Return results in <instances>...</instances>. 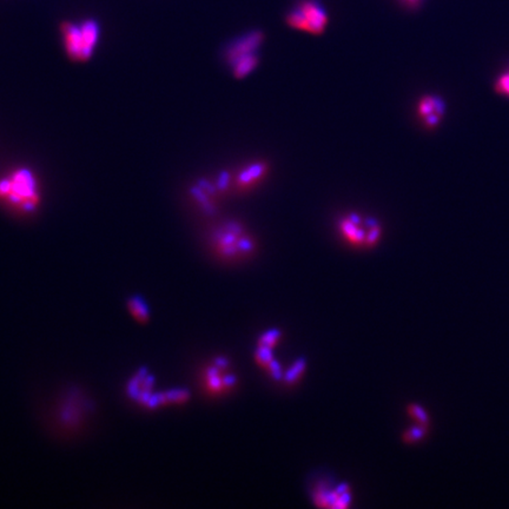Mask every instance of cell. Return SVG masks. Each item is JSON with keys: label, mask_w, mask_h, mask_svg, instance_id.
<instances>
[{"label": "cell", "mask_w": 509, "mask_h": 509, "mask_svg": "<svg viewBox=\"0 0 509 509\" xmlns=\"http://www.w3.org/2000/svg\"><path fill=\"white\" fill-rule=\"evenodd\" d=\"M422 436H424V431H421L419 428H412V431H409V432L406 433L404 440H406L407 442H414V441H417V440L422 437Z\"/></svg>", "instance_id": "5bb4252c"}, {"label": "cell", "mask_w": 509, "mask_h": 509, "mask_svg": "<svg viewBox=\"0 0 509 509\" xmlns=\"http://www.w3.org/2000/svg\"><path fill=\"white\" fill-rule=\"evenodd\" d=\"M215 248L223 256L244 255L253 249V243L244 230L236 223H226L215 231L212 236Z\"/></svg>", "instance_id": "5b68a950"}, {"label": "cell", "mask_w": 509, "mask_h": 509, "mask_svg": "<svg viewBox=\"0 0 509 509\" xmlns=\"http://www.w3.org/2000/svg\"><path fill=\"white\" fill-rule=\"evenodd\" d=\"M340 233L350 244L372 247L381 237V228L375 218L350 214L340 221Z\"/></svg>", "instance_id": "277c9868"}, {"label": "cell", "mask_w": 509, "mask_h": 509, "mask_svg": "<svg viewBox=\"0 0 509 509\" xmlns=\"http://www.w3.org/2000/svg\"><path fill=\"white\" fill-rule=\"evenodd\" d=\"M265 40V35L260 31H250L242 37L233 40L226 50V58L228 64L235 62L236 59L244 56L256 53L260 44Z\"/></svg>", "instance_id": "8992f818"}, {"label": "cell", "mask_w": 509, "mask_h": 509, "mask_svg": "<svg viewBox=\"0 0 509 509\" xmlns=\"http://www.w3.org/2000/svg\"><path fill=\"white\" fill-rule=\"evenodd\" d=\"M221 367L216 365L210 367V369L206 373V385H209L212 392H219L221 389L233 385L235 382V378H221Z\"/></svg>", "instance_id": "9c48e42d"}, {"label": "cell", "mask_w": 509, "mask_h": 509, "mask_svg": "<svg viewBox=\"0 0 509 509\" xmlns=\"http://www.w3.org/2000/svg\"><path fill=\"white\" fill-rule=\"evenodd\" d=\"M265 167L260 164H256L253 167H249L247 172H242L240 177H238V183L242 185H248L250 183H253V181H256L257 178H260V175L265 172Z\"/></svg>", "instance_id": "8fae6325"}, {"label": "cell", "mask_w": 509, "mask_h": 509, "mask_svg": "<svg viewBox=\"0 0 509 509\" xmlns=\"http://www.w3.org/2000/svg\"><path fill=\"white\" fill-rule=\"evenodd\" d=\"M40 187L30 167H17L0 178V202L20 215H31L40 206Z\"/></svg>", "instance_id": "6da1fadb"}, {"label": "cell", "mask_w": 509, "mask_h": 509, "mask_svg": "<svg viewBox=\"0 0 509 509\" xmlns=\"http://www.w3.org/2000/svg\"><path fill=\"white\" fill-rule=\"evenodd\" d=\"M285 20L290 28L319 35L327 28L329 17L319 0H302L289 12Z\"/></svg>", "instance_id": "3957f363"}, {"label": "cell", "mask_w": 509, "mask_h": 509, "mask_svg": "<svg viewBox=\"0 0 509 509\" xmlns=\"http://www.w3.org/2000/svg\"><path fill=\"white\" fill-rule=\"evenodd\" d=\"M257 64H258V56L257 53H253V55L244 56V57L236 59L229 65L233 70V77L242 79L251 74L256 69Z\"/></svg>", "instance_id": "ba28073f"}, {"label": "cell", "mask_w": 509, "mask_h": 509, "mask_svg": "<svg viewBox=\"0 0 509 509\" xmlns=\"http://www.w3.org/2000/svg\"><path fill=\"white\" fill-rule=\"evenodd\" d=\"M417 112L428 128H435L442 121L444 103L437 96H424L419 101Z\"/></svg>", "instance_id": "52a82bcc"}, {"label": "cell", "mask_w": 509, "mask_h": 509, "mask_svg": "<svg viewBox=\"0 0 509 509\" xmlns=\"http://www.w3.org/2000/svg\"><path fill=\"white\" fill-rule=\"evenodd\" d=\"M403 1L406 4L408 5V6L414 8V6H416V5L420 3L421 0H403Z\"/></svg>", "instance_id": "2e32d148"}, {"label": "cell", "mask_w": 509, "mask_h": 509, "mask_svg": "<svg viewBox=\"0 0 509 509\" xmlns=\"http://www.w3.org/2000/svg\"><path fill=\"white\" fill-rule=\"evenodd\" d=\"M409 412L415 417L416 420L420 422V424H427V415H426V412H424V409L421 408V407H419L417 404L410 407V408H409Z\"/></svg>", "instance_id": "4fadbf2b"}, {"label": "cell", "mask_w": 509, "mask_h": 509, "mask_svg": "<svg viewBox=\"0 0 509 509\" xmlns=\"http://www.w3.org/2000/svg\"><path fill=\"white\" fill-rule=\"evenodd\" d=\"M495 86H497V91H498L499 94L509 97V71H507L505 74H502L498 78Z\"/></svg>", "instance_id": "7c38bea8"}, {"label": "cell", "mask_w": 509, "mask_h": 509, "mask_svg": "<svg viewBox=\"0 0 509 509\" xmlns=\"http://www.w3.org/2000/svg\"><path fill=\"white\" fill-rule=\"evenodd\" d=\"M303 369V362H299L295 368H294V370H292V373H289L288 375H287V377H285V380H287V381L288 382L295 381L296 378L299 376V374H297V372H302V370Z\"/></svg>", "instance_id": "9a60e30c"}, {"label": "cell", "mask_w": 509, "mask_h": 509, "mask_svg": "<svg viewBox=\"0 0 509 509\" xmlns=\"http://www.w3.org/2000/svg\"><path fill=\"white\" fill-rule=\"evenodd\" d=\"M62 47L67 57L77 62H87L94 56L101 38L97 20L65 22L60 26Z\"/></svg>", "instance_id": "7a4b0ae2"}, {"label": "cell", "mask_w": 509, "mask_h": 509, "mask_svg": "<svg viewBox=\"0 0 509 509\" xmlns=\"http://www.w3.org/2000/svg\"><path fill=\"white\" fill-rule=\"evenodd\" d=\"M128 309L130 314L133 315V319L140 323H147L150 319V312L149 308L145 304L144 301L140 297L133 296L128 301Z\"/></svg>", "instance_id": "30bf717a"}]
</instances>
